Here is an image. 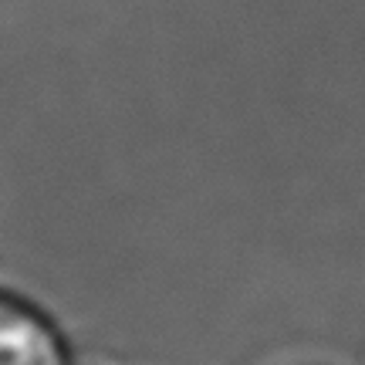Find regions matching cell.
Returning <instances> with one entry per match:
<instances>
[{
    "instance_id": "cell-1",
    "label": "cell",
    "mask_w": 365,
    "mask_h": 365,
    "mask_svg": "<svg viewBox=\"0 0 365 365\" xmlns=\"http://www.w3.org/2000/svg\"><path fill=\"white\" fill-rule=\"evenodd\" d=\"M0 365H68L65 341L41 312L0 298Z\"/></svg>"
}]
</instances>
